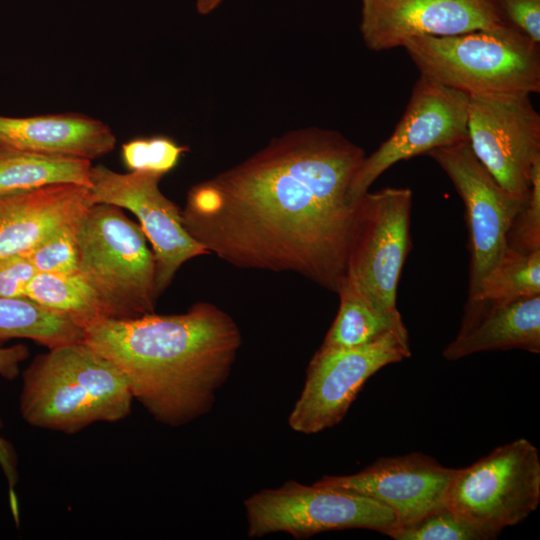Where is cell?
Returning a JSON list of instances; mask_svg holds the SVG:
<instances>
[{
  "label": "cell",
  "mask_w": 540,
  "mask_h": 540,
  "mask_svg": "<svg viewBox=\"0 0 540 540\" xmlns=\"http://www.w3.org/2000/svg\"><path fill=\"white\" fill-rule=\"evenodd\" d=\"M364 158L338 131L286 132L192 186L183 225L232 266L297 274L338 293L347 281L358 216L349 188Z\"/></svg>",
  "instance_id": "cell-1"
},
{
  "label": "cell",
  "mask_w": 540,
  "mask_h": 540,
  "mask_svg": "<svg viewBox=\"0 0 540 540\" xmlns=\"http://www.w3.org/2000/svg\"><path fill=\"white\" fill-rule=\"evenodd\" d=\"M454 469L414 452L382 457L350 475L323 476L314 484L378 501L390 508L397 526L415 522L443 507Z\"/></svg>",
  "instance_id": "cell-15"
},
{
  "label": "cell",
  "mask_w": 540,
  "mask_h": 540,
  "mask_svg": "<svg viewBox=\"0 0 540 540\" xmlns=\"http://www.w3.org/2000/svg\"><path fill=\"white\" fill-rule=\"evenodd\" d=\"M92 205L89 188L70 183L0 196V258L26 254Z\"/></svg>",
  "instance_id": "cell-17"
},
{
  "label": "cell",
  "mask_w": 540,
  "mask_h": 540,
  "mask_svg": "<svg viewBox=\"0 0 540 540\" xmlns=\"http://www.w3.org/2000/svg\"><path fill=\"white\" fill-rule=\"evenodd\" d=\"M91 161L0 146V196L70 183L90 188Z\"/></svg>",
  "instance_id": "cell-19"
},
{
  "label": "cell",
  "mask_w": 540,
  "mask_h": 540,
  "mask_svg": "<svg viewBox=\"0 0 540 540\" xmlns=\"http://www.w3.org/2000/svg\"><path fill=\"white\" fill-rule=\"evenodd\" d=\"M163 176L150 171L118 173L98 164L91 167L89 188L93 204L125 208L138 218L152 246L158 296L186 261L209 254L186 231L181 209L161 192Z\"/></svg>",
  "instance_id": "cell-11"
},
{
  "label": "cell",
  "mask_w": 540,
  "mask_h": 540,
  "mask_svg": "<svg viewBox=\"0 0 540 540\" xmlns=\"http://www.w3.org/2000/svg\"><path fill=\"white\" fill-rule=\"evenodd\" d=\"M503 21L540 45V0H493Z\"/></svg>",
  "instance_id": "cell-29"
},
{
  "label": "cell",
  "mask_w": 540,
  "mask_h": 540,
  "mask_svg": "<svg viewBox=\"0 0 540 540\" xmlns=\"http://www.w3.org/2000/svg\"><path fill=\"white\" fill-rule=\"evenodd\" d=\"M507 246L523 253L540 249V162L533 169L528 197L509 228Z\"/></svg>",
  "instance_id": "cell-27"
},
{
  "label": "cell",
  "mask_w": 540,
  "mask_h": 540,
  "mask_svg": "<svg viewBox=\"0 0 540 540\" xmlns=\"http://www.w3.org/2000/svg\"><path fill=\"white\" fill-rule=\"evenodd\" d=\"M78 220L58 228L25 254L38 273L78 274Z\"/></svg>",
  "instance_id": "cell-25"
},
{
  "label": "cell",
  "mask_w": 540,
  "mask_h": 540,
  "mask_svg": "<svg viewBox=\"0 0 540 540\" xmlns=\"http://www.w3.org/2000/svg\"><path fill=\"white\" fill-rule=\"evenodd\" d=\"M410 355L408 332H391L352 348H319L309 362L304 387L289 414L288 425L302 434L333 427L344 418L371 376Z\"/></svg>",
  "instance_id": "cell-8"
},
{
  "label": "cell",
  "mask_w": 540,
  "mask_h": 540,
  "mask_svg": "<svg viewBox=\"0 0 540 540\" xmlns=\"http://www.w3.org/2000/svg\"><path fill=\"white\" fill-rule=\"evenodd\" d=\"M115 143L107 124L84 114L0 115V146L8 148L91 161L111 152Z\"/></svg>",
  "instance_id": "cell-18"
},
{
  "label": "cell",
  "mask_w": 540,
  "mask_h": 540,
  "mask_svg": "<svg viewBox=\"0 0 540 540\" xmlns=\"http://www.w3.org/2000/svg\"><path fill=\"white\" fill-rule=\"evenodd\" d=\"M411 206L408 187H386L358 198L347 280L382 310H398L397 287L411 246Z\"/></svg>",
  "instance_id": "cell-9"
},
{
  "label": "cell",
  "mask_w": 540,
  "mask_h": 540,
  "mask_svg": "<svg viewBox=\"0 0 540 540\" xmlns=\"http://www.w3.org/2000/svg\"><path fill=\"white\" fill-rule=\"evenodd\" d=\"M37 273L25 254L0 258V297H26L27 287Z\"/></svg>",
  "instance_id": "cell-30"
},
{
  "label": "cell",
  "mask_w": 540,
  "mask_h": 540,
  "mask_svg": "<svg viewBox=\"0 0 540 540\" xmlns=\"http://www.w3.org/2000/svg\"><path fill=\"white\" fill-rule=\"evenodd\" d=\"M23 338L52 349L83 340V330L66 315L27 297H0V341Z\"/></svg>",
  "instance_id": "cell-21"
},
{
  "label": "cell",
  "mask_w": 540,
  "mask_h": 540,
  "mask_svg": "<svg viewBox=\"0 0 540 540\" xmlns=\"http://www.w3.org/2000/svg\"><path fill=\"white\" fill-rule=\"evenodd\" d=\"M506 24L493 0H360L359 30L375 52L421 36H452Z\"/></svg>",
  "instance_id": "cell-14"
},
{
  "label": "cell",
  "mask_w": 540,
  "mask_h": 540,
  "mask_svg": "<svg viewBox=\"0 0 540 540\" xmlns=\"http://www.w3.org/2000/svg\"><path fill=\"white\" fill-rule=\"evenodd\" d=\"M540 352V295L469 298L460 330L443 350L449 361L492 350Z\"/></svg>",
  "instance_id": "cell-16"
},
{
  "label": "cell",
  "mask_w": 540,
  "mask_h": 540,
  "mask_svg": "<svg viewBox=\"0 0 540 540\" xmlns=\"http://www.w3.org/2000/svg\"><path fill=\"white\" fill-rule=\"evenodd\" d=\"M133 400L121 370L83 340L48 349L22 372L19 410L33 427L75 434L123 420Z\"/></svg>",
  "instance_id": "cell-3"
},
{
  "label": "cell",
  "mask_w": 540,
  "mask_h": 540,
  "mask_svg": "<svg viewBox=\"0 0 540 540\" xmlns=\"http://www.w3.org/2000/svg\"><path fill=\"white\" fill-rule=\"evenodd\" d=\"M468 97L420 74L391 136L365 156L355 173L350 200L368 192L375 180L397 162L467 140Z\"/></svg>",
  "instance_id": "cell-12"
},
{
  "label": "cell",
  "mask_w": 540,
  "mask_h": 540,
  "mask_svg": "<svg viewBox=\"0 0 540 540\" xmlns=\"http://www.w3.org/2000/svg\"><path fill=\"white\" fill-rule=\"evenodd\" d=\"M247 536L287 533L303 539L344 529H369L387 535L396 525L393 511L373 499L294 480L262 489L244 501Z\"/></svg>",
  "instance_id": "cell-7"
},
{
  "label": "cell",
  "mask_w": 540,
  "mask_h": 540,
  "mask_svg": "<svg viewBox=\"0 0 540 540\" xmlns=\"http://www.w3.org/2000/svg\"><path fill=\"white\" fill-rule=\"evenodd\" d=\"M337 294L340 298L338 313L320 348H352L391 332H408L398 310L378 308L350 281L347 280Z\"/></svg>",
  "instance_id": "cell-20"
},
{
  "label": "cell",
  "mask_w": 540,
  "mask_h": 540,
  "mask_svg": "<svg viewBox=\"0 0 540 540\" xmlns=\"http://www.w3.org/2000/svg\"><path fill=\"white\" fill-rule=\"evenodd\" d=\"M29 356L27 346L16 344L9 347L0 346V375L7 379L13 380L19 375L20 363L25 361ZM3 424L0 420V429ZM0 467L6 477L9 489L11 503L14 514L17 513L14 487L17 483V457L13 446L0 435Z\"/></svg>",
  "instance_id": "cell-28"
},
{
  "label": "cell",
  "mask_w": 540,
  "mask_h": 540,
  "mask_svg": "<svg viewBox=\"0 0 540 540\" xmlns=\"http://www.w3.org/2000/svg\"><path fill=\"white\" fill-rule=\"evenodd\" d=\"M224 0H196V10L200 15H208L217 9Z\"/></svg>",
  "instance_id": "cell-31"
},
{
  "label": "cell",
  "mask_w": 540,
  "mask_h": 540,
  "mask_svg": "<svg viewBox=\"0 0 540 540\" xmlns=\"http://www.w3.org/2000/svg\"><path fill=\"white\" fill-rule=\"evenodd\" d=\"M78 274L96 292L107 319L154 313L155 259L140 224L120 207L92 205L77 222Z\"/></svg>",
  "instance_id": "cell-5"
},
{
  "label": "cell",
  "mask_w": 540,
  "mask_h": 540,
  "mask_svg": "<svg viewBox=\"0 0 540 540\" xmlns=\"http://www.w3.org/2000/svg\"><path fill=\"white\" fill-rule=\"evenodd\" d=\"M402 47L421 75L468 95L540 92V45L508 24Z\"/></svg>",
  "instance_id": "cell-4"
},
{
  "label": "cell",
  "mask_w": 540,
  "mask_h": 540,
  "mask_svg": "<svg viewBox=\"0 0 540 540\" xmlns=\"http://www.w3.org/2000/svg\"><path fill=\"white\" fill-rule=\"evenodd\" d=\"M539 503V451L524 438L454 469L445 498L447 508L495 534L525 520Z\"/></svg>",
  "instance_id": "cell-6"
},
{
  "label": "cell",
  "mask_w": 540,
  "mask_h": 540,
  "mask_svg": "<svg viewBox=\"0 0 540 540\" xmlns=\"http://www.w3.org/2000/svg\"><path fill=\"white\" fill-rule=\"evenodd\" d=\"M387 536L395 540H490L498 534L469 522L445 506L415 522L395 527Z\"/></svg>",
  "instance_id": "cell-24"
},
{
  "label": "cell",
  "mask_w": 540,
  "mask_h": 540,
  "mask_svg": "<svg viewBox=\"0 0 540 540\" xmlns=\"http://www.w3.org/2000/svg\"><path fill=\"white\" fill-rule=\"evenodd\" d=\"M540 295V249L523 253L507 247L469 298L504 299Z\"/></svg>",
  "instance_id": "cell-23"
},
{
  "label": "cell",
  "mask_w": 540,
  "mask_h": 540,
  "mask_svg": "<svg viewBox=\"0 0 540 540\" xmlns=\"http://www.w3.org/2000/svg\"><path fill=\"white\" fill-rule=\"evenodd\" d=\"M187 146L165 136L137 138L122 145V159L131 171H150L165 175L179 162Z\"/></svg>",
  "instance_id": "cell-26"
},
{
  "label": "cell",
  "mask_w": 540,
  "mask_h": 540,
  "mask_svg": "<svg viewBox=\"0 0 540 540\" xmlns=\"http://www.w3.org/2000/svg\"><path fill=\"white\" fill-rule=\"evenodd\" d=\"M26 297L66 315L82 330L107 319L96 292L79 274L37 273L27 287Z\"/></svg>",
  "instance_id": "cell-22"
},
{
  "label": "cell",
  "mask_w": 540,
  "mask_h": 540,
  "mask_svg": "<svg viewBox=\"0 0 540 540\" xmlns=\"http://www.w3.org/2000/svg\"><path fill=\"white\" fill-rule=\"evenodd\" d=\"M83 342L121 370L155 420L178 427L212 409L242 336L228 313L198 302L181 314L103 319L83 330Z\"/></svg>",
  "instance_id": "cell-2"
},
{
  "label": "cell",
  "mask_w": 540,
  "mask_h": 540,
  "mask_svg": "<svg viewBox=\"0 0 540 540\" xmlns=\"http://www.w3.org/2000/svg\"><path fill=\"white\" fill-rule=\"evenodd\" d=\"M467 116L476 158L504 189L526 198L540 162V115L530 94L469 95Z\"/></svg>",
  "instance_id": "cell-10"
},
{
  "label": "cell",
  "mask_w": 540,
  "mask_h": 540,
  "mask_svg": "<svg viewBox=\"0 0 540 540\" xmlns=\"http://www.w3.org/2000/svg\"><path fill=\"white\" fill-rule=\"evenodd\" d=\"M426 155L447 174L465 206L471 295L507 249L509 228L528 196L519 198L504 189L476 158L468 139Z\"/></svg>",
  "instance_id": "cell-13"
}]
</instances>
